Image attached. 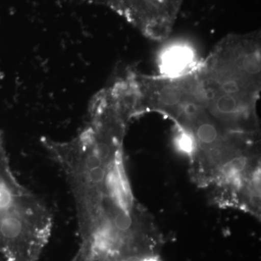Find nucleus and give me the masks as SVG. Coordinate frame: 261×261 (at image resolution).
Instances as JSON below:
<instances>
[{
  "label": "nucleus",
  "mask_w": 261,
  "mask_h": 261,
  "mask_svg": "<svg viewBox=\"0 0 261 261\" xmlns=\"http://www.w3.org/2000/svg\"><path fill=\"white\" fill-rule=\"evenodd\" d=\"M200 62L194 47L182 41L173 42L160 53L159 74L169 77L185 74L193 70Z\"/></svg>",
  "instance_id": "nucleus-3"
},
{
  "label": "nucleus",
  "mask_w": 261,
  "mask_h": 261,
  "mask_svg": "<svg viewBox=\"0 0 261 261\" xmlns=\"http://www.w3.org/2000/svg\"><path fill=\"white\" fill-rule=\"evenodd\" d=\"M32 198V192L15 178L0 136V233L20 222L30 208Z\"/></svg>",
  "instance_id": "nucleus-2"
},
{
  "label": "nucleus",
  "mask_w": 261,
  "mask_h": 261,
  "mask_svg": "<svg viewBox=\"0 0 261 261\" xmlns=\"http://www.w3.org/2000/svg\"><path fill=\"white\" fill-rule=\"evenodd\" d=\"M194 71L197 94L213 119L228 133L257 140L260 73L231 61L199 63Z\"/></svg>",
  "instance_id": "nucleus-1"
},
{
  "label": "nucleus",
  "mask_w": 261,
  "mask_h": 261,
  "mask_svg": "<svg viewBox=\"0 0 261 261\" xmlns=\"http://www.w3.org/2000/svg\"><path fill=\"white\" fill-rule=\"evenodd\" d=\"M70 261H102L97 260V259L94 258V257H92L89 256V255H86V254L83 253V252L80 251H77L76 253L74 256H73V258L71 259Z\"/></svg>",
  "instance_id": "nucleus-4"
}]
</instances>
